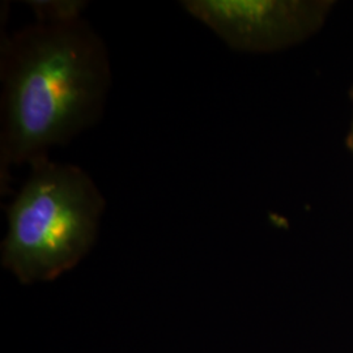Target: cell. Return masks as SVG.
Masks as SVG:
<instances>
[{
	"mask_svg": "<svg viewBox=\"0 0 353 353\" xmlns=\"http://www.w3.org/2000/svg\"><path fill=\"white\" fill-rule=\"evenodd\" d=\"M181 7L236 48H261L283 41L296 21V7L261 0H183Z\"/></svg>",
	"mask_w": 353,
	"mask_h": 353,
	"instance_id": "3957f363",
	"label": "cell"
},
{
	"mask_svg": "<svg viewBox=\"0 0 353 353\" xmlns=\"http://www.w3.org/2000/svg\"><path fill=\"white\" fill-rule=\"evenodd\" d=\"M0 188L14 166L49 157L101 121L112 64L101 36L83 17L24 26L1 38Z\"/></svg>",
	"mask_w": 353,
	"mask_h": 353,
	"instance_id": "6da1fadb",
	"label": "cell"
},
{
	"mask_svg": "<svg viewBox=\"0 0 353 353\" xmlns=\"http://www.w3.org/2000/svg\"><path fill=\"white\" fill-rule=\"evenodd\" d=\"M105 207L84 169L38 160L7 207L1 265L23 284L59 278L93 248Z\"/></svg>",
	"mask_w": 353,
	"mask_h": 353,
	"instance_id": "7a4b0ae2",
	"label": "cell"
},
{
	"mask_svg": "<svg viewBox=\"0 0 353 353\" xmlns=\"http://www.w3.org/2000/svg\"><path fill=\"white\" fill-rule=\"evenodd\" d=\"M85 0H28L26 6L41 24H68L83 19Z\"/></svg>",
	"mask_w": 353,
	"mask_h": 353,
	"instance_id": "277c9868",
	"label": "cell"
}]
</instances>
